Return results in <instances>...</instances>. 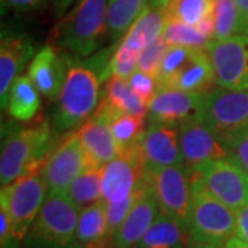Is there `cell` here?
I'll list each match as a JSON object with an SVG mask.
<instances>
[{
	"mask_svg": "<svg viewBox=\"0 0 248 248\" xmlns=\"http://www.w3.org/2000/svg\"><path fill=\"white\" fill-rule=\"evenodd\" d=\"M80 210L66 193H48L25 237L27 248H81L78 241Z\"/></svg>",
	"mask_w": 248,
	"mask_h": 248,
	"instance_id": "obj_4",
	"label": "cell"
},
{
	"mask_svg": "<svg viewBox=\"0 0 248 248\" xmlns=\"http://www.w3.org/2000/svg\"><path fill=\"white\" fill-rule=\"evenodd\" d=\"M148 9V0H109L108 28L110 39L116 42L131 28Z\"/></svg>",
	"mask_w": 248,
	"mask_h": 248,
	"instance_id": "obj_27",
	"label": "cell"
},
{
	"mask_svg": "<svg viewBox=\"0 0 248 248\" xmlns=\"http://www.w3.org/2000/svg\"><path fill=\"white\" fill-rule=\"evenodd\" d=\"M187 248H226L225 244H215V243H202V241H190Z\"/></svg>",
	"mask_w": 248,
	"mask_h": 248,
	"instance_id": "obj_42",
	"label": "cell"
},
{
	"mask_svg": "<svg viewBox=\"0 0 248 248\" xmlns=\"http://www.w3.org/2000/svg\"><path fill=\"white\" fill-rule=\"evenodd\" d=\"M76 234L81 248L112 247V233L108 223L105 204L98 202L80 211Z\"/></svg>",
	"mask_w": 248,
	"mask_h": 248,
	"instance_id": "obj_22",
	"label": "cell"
},
{
	"mask_svg": "<svg viewBox=\"0 0 248 248\" xmlns=\"http://www.w3.org/2000/svg\"><path fill=\"white\" fill-rule=\"evenodd\" d=\"M225 247L226 248H248V243L246 241H243L241 239H239L237 236H234V237H232L226 244H225Z\"/></svg>",
	"mask_w": 248,
	"mask_h": 248,
	"instance_id": "obj_43",
	"label": "cell"
},
{
	"mask_svg": "<svg viewBox=\"0 0 248 248\" xmlns=\"http://www.w3.org/2000/svg\"><path fill=\"white\" fill-rule=\"evenodd\" d=\"M33 45L29 37L17 32L1 33L0 42V102L1 109L7 107L9 93L18 73L25 68L33 55Z\"/></svg>",
	"mask_w": 248,
	"mask_h": 248,
	"instance_id": "obj_18",
	"label": "cell"
},
{
	"mask_svg": "<svg viewBox=\"0 0 248 248\" xmlns=\"http://www.w3.org/2000/svg\"><path fill=\"white\" fill-rule=\"evenodd\" d=\"M71 62L68 54L54 45H47L33 57L28 76L42 95L53 99L61 93Z\"/></svg>",
	"mask_w": 248,
	"mask_h": 248,
	"instance_id": "obj_16",
	"label": "cell"
},
{
	"mask_svg": "<svg viewBox=\"0 0 248 248\" xmlns=\"http://www.w3.org/2000/svg\"><path fill=\"white\" fill-rule=\"evenodd\" d=\"M102 171L104 167H90L69 186L66 195L80 211L102 200Z\"/></svg>",
	"mask_w": 248,
	"mask_h": 248,
	"instance_id": "obj_28",
	"label": "cell"
},
{
	"mask_svg": "<svg viewBox=\"0 0 248 248\" xmlns=\"http://www.w3.org/2000/svg\"><path fill=\"white\" fill-rule=\"evenodd\" d=\"M143 187H145V184L134 195H131L128 199H125L124 202H120V203H104L102 202L105 204V208H107L108 223H109V229H110V233H112V237H113V233L120 228V225L127 218L128 213L131 211L133 205L138 200Z\"/></svg>",
	"mask_w": 248,
	"mask_h": 248,
	"instance_id": "obj_33",
	"label": "cell"
},
{
	"mask_svg": "<svg viewBox=\"0 0 248 248\" xmlns=\"http://www.w3.org/2000/svg\"><path fill=\"white\" fill-rule=\"evenodd\" d=\"M236 236L248 243V204L236 213Z\"/></svg>",
	"mask_w": 248,
	"mask_h": 248,
	"instance_id": "obj_38",
	"label": "cell"
},
{
	"mask_svg": "<svg viewBox=\"0 0 248 248\" xmlns=\"http://www.w3.org/2000/svg\"><path fill=\"white\" fill-rule=\"evenodd\" d=\"M237 9H239L240 17H241V24H243V35L244 29L248 24V0H236Z\"/></svg>",
	"mask_w": 248,
	"mask_h": 248,
	"instance_id": "obj_41",
	"label": "cell"
},
{
	"mask_svg": "<svg viewBox=\"0 0 248 248\" xmlns=\"http://www.w3.org/2000/svg\"><path fill=\"white\" fill-rule=\"evenodd\" d=\"M45 1L46 0H1V4L3 7H7L14 11L28 13L40 9L45 4Z\"/></svg>",
	"mask_w": 248,
	"mask_h": 248,
	"instance_id": "obj_37",
	"label": "cell"
},
{
	"mask_svg": "<svg viewBox=\"0 0 248 248\" xmlns=\"http://www.w3.org/2000/svg\"><path fill=\"white\" fill-rule=\"evenodd\" d=\"M190 175L234 213L248 204V172L232 156L211 161Z\"/></svg>",
	"mask_w": 248,
	"mask_h": 248,
	"instance_id": "obj_10",
	"label": "cell"
},
{
	"mask_svg": "<svg viewBox=\"0 0 248 248\" xmlns=\"http://www.w3.org/2000/svg\"><path fill=\"white\" fill-rule=\"evenodd\" d=\"M244 35H248V24L247 27H246V29H244Z\"/></svg>",
	"mask_w": 248,
	"mask_h": 248,
	"instance_id": "obj_45",
	"label": "cell"
},
{
	"mask_svg": "<svg viewBox=\"0 0 248 248\" xmlns=\"http://www.w3.org/2000/svg\"><path fill=\"white\" fill-rule=\"evenodd\" d=\"M170 1L171 0H152V6H155V7H167L170 4Z\"/></svg>",
	"mask_w": 248,
	"mask_h": 248,
	"instance_id": "obj_44",
	"label": "cell"
},
{
	"mask_svg": "<svg viewBox=\"0 0 248 248\" xmlns=\"http://www.w3.org/2000/svg\"><path fill=\"white\" fill-rule=\"evenodd\" d=\"M78 0H53V4H54V13H55V16L61 19L63 16H65V13L68 11V9L71 7L72 4H75Z\"/></svg>",
	"mask_w": 248,
	"mask_h": 248,
	"instance_id": "obj_40",
	"label": "cell"
},
{
	"mask_svg": "<svg viewBox=\"0 0 248 248\" xmlns=\"http://www.w3.org/2000/svg\"><path fill=\"white\" fill-rule=\"evenodd\" d=\"M213 40H223L232 36L243 35V24L236 0H214Z\"/></svg>",
	"mask_w": 248,
	"mask_h": 248,
	"instance_id": "obj_30",
	"label": "cell"
},
{
	"mask_svg": "<svg viewBox=\"0 0 248 248\" xmlns=\"http://www.w3.org/2000/svg\"><path fill=\"white\" fill-rule=\"evenodd\" d=\"M145 186L159 204L161 214L187 228L192 202V175L185 166H171L143 172Z\"/></svg>",
	"mask_w": 248,
	"mask_h": 248,
	"instance_id": "obj_8",
	"label": "cell"
},
{
	"mask_svg": "<svg viewBox=\"0 0 248 248\" xmlns=\"http://www.w3.org/2000/svg\"><path fill=\"white\" fill-rule=\"evenodd\" d=\"M215 84V72L205 50L169 46L157 79L159 87L207 94Z\"/></svg>",
	"mask_w": 248,
	"mask_h": 248,
	"instance_id": "obj_5",
	"label": "cell"
},
{
	"mask_svg": "<svg viewBox=\"0 0 248 248\" xmlns=\"http://www.w3.org/2000/svg\"><path fill=\"white\" fill-rule=\"evenodd\" d=\"M228 148L231 151L232 157L248 172V127L236 134L228 142Z\"/></svg>",
	"mask_w": 248,
	"mask_h": 248,
	"instance_id": "obj_35",
	"label": "cell"
},
{
	"mask_svg": "<svg viewBox=\"0 0 248 248\" xmlns=\"http://www.w3.org/2000/svg\"><path fill=\"white\" fill-rule=\"evenodd\" d=\"M94 167L78 133L68 134L46 160L43 167L48 193H66L75 179Z\"/></svg>",
	"mask_w": 248,
	"mask_h": 248,
	"instance_id": "obj_11",
	"label": "cell"
},
{
	"mask_svg": "<svg viewBox=\"0 0 248 248\" xmlns=\"http://www.w3.org/2000/svg\"><path fill=\"white\" fill-rule=\"evenodd\" d=\"M205 51L211 60L219 87L248 90V35L211 40Z\"/></svg>",
	"mask_w": 248,
	"mask_h": 248,
	"instance_id": "obj_13",
	"label": "cell"
},
{
	"mask_svg": "<svg viewBox=\"0 0 248 248\" xmlns=\"http://www.w3.org/2000/svg\"><path fill=\"white\" fill-rule=\"evenodd\" d=\"M19 243L11 232V221L9 213L0 205V246L1 248H19Z\"/></svg>",
	"mask_w": 248,
	"mask_h": 248,
	"instance_id": "obj_36",
	"label": "cell"
},
{
	"mask_svg": "<svg viewBox=\"0 0 248 248\" xmlns=\"http://www.w3.org/2000/svg\"><path fill=\"white\" fill-rule=\"evenodd\" d=\"M109 0H80L54 29V43L68 55L86 58L102 45L108 28Z\"/></svg>",
	"mask_w": 248,
	"mask_h": 248,
	"instance_id": "obj_2",
	"label": "cell"
},
{
	"mask_svg": "<svg viewBox=\"0 0 248 248\" xmlns=\"http://www.w3.org/2000/svg\"><path fill=\"white\" fill-rule=\"evenodd\" d=\"M40 93L29 76H19L13 83L9 93L7 110L14 120L29 122L40 109Z\"/></svg>",
	"mask_w": 248,
	"mask_h": 248,
	"instance_id": "obj_25",
	"label": "cell"
},
{
	"mask_svg": "<svg viewBox=\"0 0 248 248\" xmlns=\"http://www.w3.org/2000/svg\"><path fill=\"white\" fill-rule=\"evenodd\" d=\"M163 36L169 46H182L199 50H205L208 43L211 42L208 37L200 33L196 27H190L177 21H167Z\"/></svg>",
	"mask_w": 248,
	"mask_h": 248,
	"instance_id": "obj_31",
	"label": "cell"
},
{
	"mask_svg": "<svg viewBox=\"0 0 248 248\" xmlns=\"http://www.w3.org/2000/svg\"><path fill=\"white\" fill-rule=\"evenodd\" d=\"M145 184V182H143ZM161 214L159 204L151 190L145 186L120 228L113 233V248H137L142 237L151 229L153 222Z\"/></svg>",
	"mask_w": 248,
	"mask_h": 248,
	"instance_id": "obj_20",
	"label": "cell"
},
{
	"mask_svg": "<svg viewBox=\"0 0 248 248\" xmlns=\"http://www.w3.org/2000/svg\"><path fill=\"white\" fill-rule=\"evenodd\" d=\"M187 231L192 241L202 243L226 244L236 236V213L193 177Z\"/></svg>",
	"mask_w": 248,
	"mask_h": 248,
	"instance_id": "obj_6",
	"label": "cell"
},
{
	"mask_svg": "<svg viewBox=\"0 0 248 248\" xmlns=\"http://www.w3.org/2000/svg\"><path fill=\"white\" fill-rule=\"evenodd\" d=\"M127 81H128V84L133 89L134 93L149 107L151 101L156 95L157 89H159L157 81L153 79V78H151L149 75H146V73L140 71L135 72Z\"/></svg>",
	"mask_w": 248,
	"mask_h": 248,
	"instance_id": "obj_34",
	"label": "cell"
},
{
	"mask_svg": "<svg viewBox=\"0 0 248 248\" xmlns=\"http://www.w3.org/2000/svg\"><path fill=\"white\" fill-rule=\"evenodd\" d=\"M98 107L105 112V115L109 119L110 130H112L113 138H115L116 143L119 146V153L127 151L130 148H134V146H138L142 135L146 130L145 119L133 115L120 113L110 105H108L104 99L101 101V104Z\"/></svg>",
	"mask_w": 248,
	"mask_h": 248,
	"instance_id": "obj_24",
	"label": "cell"
},
{
	"mask_svg": "<svg viewBox=\"0 0 248 248\" xmlns=\"http://www.w3.org/2000/svg\"><path fill=\"white\" fill-rule=\"evenodd\" d=\"M76 133L94 167H105L119 156V146L110 130L109 119L99 107Z\"/></svg>",
	"mask_w": 248,
	"mask_h": 248,
	"instance_id": "obj_19",
	"label": "cell"
},
{
	"mask_svg": "<svg viewBox=\"0 0 248 248\" xmlns=\"http://www.w3.org/2000/svg\"><path fill=\"white\" fill-rule=\"evenodd\" d=\"M214 0H171L164 7L167 21H177L197 27L203 19L213 16Z\"/></svg>",
	"mask_w": 248,
	"mask_h": 248,
	"instance_id": "obj_29",
	"label": "cell"
},
{
	"mask_svg": "<svg viewBox=\"0 0 248 248\" xmlns=\"http://www.w3.org/2000/svg\"><path fill=\"white\" fill-rule=\"evenodd\" d=\"M48 187L43 171L17 179L0 190V205L7 210L13 236L22 241L35 223L46 199Z\"/></svg>",
	"mask_w": 248,
	"mask_h": 248,
	"instance_id": "obj_7",
	"label": "cell"
},
{
	"mask_svg": "<svg viewBox=\"0 0 248 248\" xmlns=\"http://www.w3.org/2000/svg\"><path fill=\"white\" fill-rule=\"evenodd\" d=\"M104 101L120 113L141 119L148 116V105L134 93L128 81L120 78H110L108 80Z\"/></svg>",
	"mask_w": 248,
	"mask_h": 248,
	"instance_id": "obj_26",
	"label": "cell"
},
{
	"mask_svg": "<svg viewBox=\"0 0 248 248\" xmlns=\"http://www.w3.org/2000/svg\"><path fill=\"white\" fill-rule=\"evenodd\" d=\"M99 78L89 65L71 62L66 80L54 108L57 131H69L89 120L99 101Z\"/></svg>",
	"mask_w": 248,
	"mask_h": 248,
	"instance_id": "obj_3",
	"label": "cell"
},
{
	"mask_svg": "<svg viewBox=\"0 0 248 248\" xmlns=\"http://www.w3.org/2000/svg\"><path fill=\"white\" fill-rule=\"evenodd\" d=\"M145 164L138 146L119 153L102 171L104 203H120L143 186Z\"/></svg>",
	"mask_w": 248,
	"mask_h": 248,
	"instance_id": "obj_14",
	"label": "cell"
},
{
	"mask_svg": "<svg viewBox=\"0 0 248 248\" xmlns=\"http://www.w3.org/2000/svg\"><path fill=\"white\" fill-rule=\"evenodd\" d=\"M203 95L171 87H159L148 107V119L155 123L179 125L199 115Z\"/></svg>",
	"mask_w": 248,
	"mask_h": 248,
	"instance_id": "obj_17",
	"label": "cell"
},
{
	"mask_svg": "<svg viewBox=\"0 0 248 248\" xmlns=\"http://www.w3.org/2000/svg\"><path fill=\"white\" fill-rule=\"evenodd\" d=\"M145 169L156 170L184 163L179 135L174 125L151 122L138 143Z\"/></svg>",
	"mask_w": 248,
	"mask_h": 248,
	"instance_id": "obj_15",
	"label": "cell"
},
{
	"mask_svg": "<svg viewBox=\"0 0 248 248\" xmlns=\"http://www.w3.org/2000/svg\"><path fill=\"white\" fill-rule=\"evenodd\" d=\"M178 135L184 166L189 172L211 161L232 156L221 137L197 116L179 124Z\"/></svg>",
	"mask_w": 248,
	"mask_h": 248,
	"instance_id": "obj_12",
	"label": "cell"
},
{
	"mask_svg": "<svg viewBox=\"0 0 248 248\" xmlns=\"http://www.w3.org/2000/svg\"><path fill=\"white\" fill-rule=\"evenodd\" d=\"M169 48V45L164 39V36H161L157 39L155 43L148 46L138 58V71L143 72L146 75H149L151 78L157 81L161 69V63L164 60L166 51Z\"/></svg>",
	"mask_w": 248,
	"mask_h": 248,
	"instance_id": "obj_32",
	"label": "cell"
},
{
	"mask_svg": "<svg viewBox=\"0 0 248 248\" xmlns=\"http://www.w3.org/2000/svg\"><path fill=\"white\" fill-rule=\"evenodd\" d=\"M190 241L187 228L160 214L137 248H187Z\"/></svg>",
	"mask_w": 248,
	"mask_h": 248,
	"instance_id": "obj_23",
	"label": "cell"
},
{
	"mask_svg": "<svg viewBox=\"0 0 248 248\" xmlns=\"http://www.w3.org/2000/svg\"><path fill=\"white\" fill-rule=\"evenodd\" d=\"M53 131L47 122L9 131L1 143V187L19 178L43 171L46 160L53 151Z\"/></svg>",
	"mask_w": 248,
	"mask_h": 248,
	"instance_id": "obj_1",
	"label": "cell"
},
{
	"mask_svg": "<svg viewBox=\"0 0 248 248\" xmlns=\"http://www.w3.org/2000/svg\"><path fill=\"white\" fill-rule=\"evenodd\" d=\"M197 117L228 145L236 134L248 127V90L215 87L203 95Z\"/></svg>",
	"mask_w": 248,
	"mask_h": 248,
	"instance_id": "obj_9",
	"label": "cell"
},
{
	"mask_svg": "<svg viewBox=\"0 0 248 248\" xmlns=\"http://www.w3.org/2000/svg\"><path fill=\"white\" fill-rule=\"evenodd\" d=\"M166 25L167 17L163 7H148L127 31L119 46L140 55L148 46L163 36Z\"/></svg>",
	"mask_w": 248,
	"mask_h": 248,
	"instance_id": "obj_21",
	"label": "cell"
},
{
	"mask_svg": "<svg viewBox=\"0 0 248 248\" xmlns=\"http://www.w3.org/2000/svg\"><path fill=\"white\" fill-rule=\"evenodd\" d=\"M196 28L199 29L200 33H203L205 37H208L210 40H213L214 31H215V24H214L213 16H210V17H207L205 19H203Z\"/></svg>",
	"mask_w": 248,
	"mask_h": 248,
	"instance_id": "obj_39",
	"label": "cell"
}]
</instances>
